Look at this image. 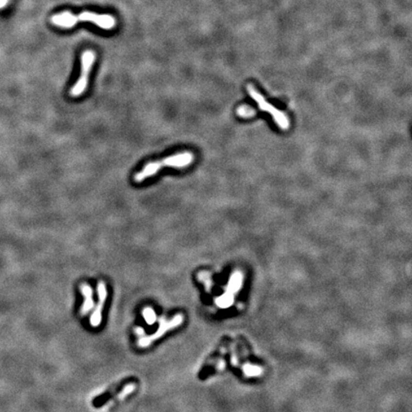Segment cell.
<instances>
[{"label": "cell", "mask_w": 412, "mask_h": 412, "mask_svg": "<svg viewBox=\"0 0 412 412\" xmlns=\"http://www.w3.org/2000/svg\"><path fill=\"white\" fill-rule=\"evenodd\" d=\"M51 21L53 25L67 29L77 25L78 21L92 22L104 30H111L117 24L116 19L112 16L100 15L92 12H83L79 15H74L71 12H63L53 16Z\"/></svg>", "instance_id": "1"}, {"label": "cell", "mask_w": 412, "mask_h": 412, "mask_svg": "<svg viewBox=\"0 0 412 412\" xmlns=\"http://www.w3.org/2000/svg\"><path fill=\"white\" fill-rule=\"evenodd\" d=\"M195 159V155L191 152H180L179 154H173L170 156H167L165 158L149 162L142 168L141 171L135 174L134 180L136 182H142L149 178L154 177L155 174H157L161 169H163L164 166L177 168V169H182L190 164L193 163Z\"/></svg>", "instance_id": "2"}, {"label": "cell", "mask_w": 412, "mask_h": 412, "mask_svg": "<svg viewBox=\"0 0 412 412\" xmlns=\"http://www.w3.org/2000/svg\"><path fill=\"white\" fill-rule=\"evenodd\" d=\"M247 92H248L249 96L257 103L258 109L263 111V112L269 113L272 116L276 124L282 130H287L289 128L290 123H289V120H288L287 116L282 111L278 110L272 104L267 103L266 100L263 98V96L259 92H258L256 88L252 84L247 85Z\"/></svg>", "instance_id": "3"}, {"label": "cell", "mask_w": 412, "mask_h": 412, "mask_svg": "<svg viewBox=\"0 0 412 412\" xmlns=\"http://www.w3.org/2000/svg\"><path fill=\"white\" fill-rule=\"evenodd\" d=\"M96 61V53L92 50L83 52L81 54V73L76 84L70 90V96L78 98L84 94L87 89L89 74Z\"/></svg>", "instance_id": "4"}, {"label": "cell", "mask_w": 412, "mask_h": 412, "mask_svg": "<svg viewBox=\"0 0 412 412\" xmlns=\"http://www.w3.org/2000/svg\"><path fill=\"white\" fill-rule=\"evenodd\" d=\"M183 322V316L181 314L176 315L172 320L167 321L164 318L160 319L159 321V326L157 331L153 335H150L148 337H143L138 341V345L141 347H147L149 346L153 342L162 337V335L166 333L167 331L180 326Z\"/></svg>", "instance_id": "5"}, {"label": "cell", "mask_w": 412, "mask_h": 412, "mask_svg": "<svg viewBox=\"0 0 412 412\" xmlns=\"http://www.w3.org/2000/svg\"><path fill=\"white\" fill-rule=\"evenodd\" d=\"M98 296H99V302H98V305L96 307V309H95L93 315L91 316V320H90V324L94 327L99 326L102 324V320H103V305H104L106 297H107L106 286H105L103 282H100L98 284Z\"/></svg>", "instance_id": "6"}, {"label": "cell", "mask_w": 412, "mask_h": 412, "mask_svg": "<svg viewBox=\"0 0 412 412\" xmlns=\"http://www.w3.org/2000/svg\"><path fill=\"white\" fill-rule=\"evenodd\" d=\"M80 290L82 292V294L85 297V302L81 308L80 313L82 316L86 315L91 309L94 308V300H93V291L92 288L86 284V283H82L80 285Z\"/></svg>", "instance_id": "7"}, {"label": "cell", "mask_w": 412, "mask_h": 412, "mask_svg": "<svg viewBox=\"0 0 412 412\" xmlns=\"http://www.w3.org/2000/svg\"><path fill=\"white\" fill-rule=\"evenodd\" d=\"M135 388H136V384H128V385H126V386H124V388L122 389V391H120L114 399H112L107 405H106V407L107 408H110V407H112L113 405H115V404H117V403H119V402H120V401H122L127 395H129L130 393H132L134 390H135Z\"/></svg>", "instance_id": "8"}, {"label": "cell", "mask_w": 412, "mask_h": 412, "mask_svg": "<svg viewBox=\"0 0 412 412\" xmlns=\"http://www.w3.org/2000/svg\"><path fill=\"white\" fill-rule=\"evenodd\" d=\"M237 113L239 117L244 118V119H249L256 116V111L253 108L249 106H245V105L239 107V109L237 110Z\"/></svg>", "instance_id": "9"}, {"label": "cell", "mask_w": 412, "mask_h": 412, "mask_svg": "<svg viewBox=\"0 0 412 412\" xmlns=\"http://www.w3.org/2000/svg\"><path fill=\"white\" fill-rule=\"evenodd\" d=\"M143 316L147 322V324L152 325L154 324L155 321V314H154V310L150 308L145 309L143 310Z\"/></svg>", "instance_id": "10"}]
</instances>
